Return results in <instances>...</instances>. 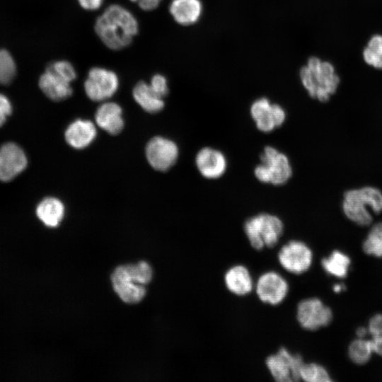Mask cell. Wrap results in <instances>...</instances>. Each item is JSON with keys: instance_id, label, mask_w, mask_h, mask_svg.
<instances>
[{"instance_id": "obj_1", "label": "cell", "mask_w": 382, "mask_h": 382, "mask_svg": "<svg viewBox=\"0 0 382 382\" xmlns=\"http://www.w3.org/2000/svg\"><path fill=\"white\" fill-rule=\"evenodd\" d=\"M94 30L107 47L117 51L132 42L139 32V23L130 11L113 4L96 18Z\"/></svg>"}, {"instance_id": "obj_2", "label": "cell", "mask_w": 382, "mask_h": 382, "mask_svg": "<svg viewBox=\"0 0 382 382\" xmlns=\"http://www.w3.org/2000/svg\"><path fill=\"white\" fill-rule=\"evenodd\" d=\"M152 276L150 265L146 261H140L117 267L110 279L114 291L122 301L137 303L145 296V286L151 282Z\"/></svg>"}, {"instance_id": "obj_3", "label": "cell", "mask_w": 382, "mask_h": 382, "mask_svg": "<svg viewBox=\"0 0 382 382\" xmlns=\"http://www.w3.org/2000/svg\"><path fill=\"white\" fill-rule=\"evenodd\" d=\"M301 82L308 95L320 102L328 101L335 93L340 78L334 65L319 57H311L299 71Z\"/></svg>"}, {"instance_id": "obj_4", "label": "cell", "mask_w": 382, "mask_h": 382, "mask_svg": "<svg viewBox=\"0 0 382 382\" xmlns=\"http://www.w3.org/2000/svg\"><path fill=\"white\" fill-rule=\"evenodd\" d=\"M342 210L352 222L368 226L372 221V213L382 212V192L370 186L348 190L343 197Z\"/></svg>"}, {"instance_id": "obj_5", "label": "cell", "mask_w": 382, "mask_h": 382, "mask_svg": "<svg viewBox=\"0 0 382 382\" xmlns=\"http://www.w3.org/2000/svg\"><path fill=\"white\" fill-rule=\"evenodd\" d=\"M243 230L251 247L261 250L273 248L279 243L284 232V224L274 214L260 213L248 219Z\"/></svg>"}, {"instance_id": "obj_6", "label": "cell", "mask_w": 382, "mask_h": 382, "mask_svg": "<svg viewBox=\"0 0 382 382\" xmlns=\"http://www.w3.org/2000/svg\"><path fill=\"white\" fill-rule=\"evenodd\" d=\"M254 175L262 183L282 185L292 175V167L288 156L277 149L267 146L260 156V163Z\"/></svg>"}, {"instance_id": "obj_7", "label": "cell", "mask_w": 382, "mask_h": 382, "mask_svg": "<svg viewBox=\"0 0 382 382\" xmlns=\"http://www.w3.org/2000/svg\"><path fill=\"white\" fill-rule=\"evenodd\" d=\"M304 363L301 354L291 353L286 347H280L265 360L270 375L277 382L300 381V373Z\"/></svg>"}, {"instance_id": "obj_8", "label": "cell", "mask_w": 382, "mask_h": 382, "mask_svg": "<svg viewBox=\"0 0 382 382\" xmlns=\"http://www.w3.org/2000/svg\"><path fill=\"white\" fill-rule=\"evenodd\" d=\"M119 83L118 76L115 71L93 66L89 69L83 86L87 97L99 102L111 98L117 92Z\"/></svg>"}, {"instance_id": "obj_9", "label": "cell", "mask_w": 382, "mask_h": 382, "mask_svg": "<svg viewBox=\"0 0 382 382\" xmlns=\"http://www.w3.org/2000/svg\"><path fill=\"white\" fill-rule=\"evenodd\" d=\"M313 252L304 242L291 240L283 245L277 253L281 267L293 274H302L307 272L313 262Z\"/></svg>"}, {"instance_id": "obj_10", "label": "cell", "mask_w": 382, "mask_h": 382, "mask_svg": "<svg viewBox=\"0 0 382 382\" xmlns=\"http://www.w3.org/2000/svg\"><path fill=\"white\" fill-rule=\"evenodd\" d=\"M332 319L331 309L318 298H306L297 305L296 320L305 330H318L329 325Z\"/></svg>"}, {"instance_id": "obj_11", "label": "cell", "mask_w": 382, "mask_h": 382, "mask_svg": "<svg viewBox=\"0 0 382 382\" xmlns=\"http://www.w3.org/2000/svg\"><path fill=\"white\" fill-rule=\"evenodd\" d=\"M250 113L257 129L265 133L280 127L286 117L284 109L267 98H260L253 101L250 108Z\"/></svg>"}, {"instance_id": "obj_12", "label": "cell", "mask_w": 382, "mask_h": 382, "mask_svg": "<svg viewBox=\"0 0 382 382\" xmlns=\"http://www.w3.org/2000/svg\"><path fill=\"white\" fill-rule=\"evenodd\" d=\"M254 289L260 301L270 306H277L286 298L289 285L287 280L275 271H267L260 275Z\"/></svg>"}, {"instance_id": "obj_13", "label": "cell", "mask_w": 382, "mask_h": 382, "mask_svg": "<svg viewBox=\"0 0 382 382\" xmlns=\"http://www.w3.org/2000/svg\"><path fill=\"white\" fill-rule=\"evenodd\" d=\"M146 159L156 170L166 171L176 163L179 149L173 140L157 136L151 138L145 149Z\"/></svg>"}, {"instance_id": "obj_14", "label": "cell", "mask_w": 382, "mask_h": 382, "mask_svg": "<svg viewBox=\"0 0 382 382\" xmlns=\"http://www.w3.org/2000/svg\"><path fill=\"white\" fill-rule=\"evenodd\" d=\"M27 156L16 144L8 142L0 147V180L8 182L26 168Z\"/></svg>"}, {"instance_id": "obj_15", "label": "cell", "mask_w": 382, "mask_h": 382, "mask_svg": "<svg viewBox=\"0 0 382 382\" xmlns=\"http://www.w3.org/2000/svg\"><path fill=\"white\" fill-rule=\"evenodd\" d=\"M195 165L202 176L214 180L221 178L227 168V160L219 150L206 146L196 154Z\"/></svg>"}, {"instance_id": "obj_16", "label": "cell", "mask_w": 382, "mask_h": 382, "mask_svg": "<svg viewBox=\"0 0 382 382\" xmlns=\"http://www.w3.org/2000/svg\"><path fill=\"white\" fill-rule=\"evenodd\" d=\"M39 87L43 93L54 101H62L73 93L71 82L49 66L39 79Z\"/></svg>"}, {"instance_id": "obj_17", "label": "cell", "mask_w": 382, "mask_h": 382, "mask_svg": "<svg viewBox=\"0 0 382 382\" xmlns=\"http://www.w3.org/2000/svg\"><path fill=\"white\" fill-rule=\"evenodd\" d=\"M226 289L238 296H245L254 289L255 283L249 270L243 265L229 267L224 275Z\"/></svg>"}, {"instance_id": "obj_18", "label": "cell", "mask_w": 382, "mask_h": 382, "mask_svg": "<svg viewBox=\"0 0 382 382\" xmlns=\"http://www.w3.org/2000/svg\"><path fill=\"white\" fill-rule=\"evenodd\" d=\"M96 134V126L91 121L77 119L67 127L64 137L69 146L76 149H82L92 143Z\"/></svg>"}, {"instance_id": "obj_19", "label": "cell", "mask_w": 382, "mask_h": 382, "mask_svg": "<svg viewBox=\"0 0 382 382\" xmlns=\"http://www.w3.org/2000/svg\"><path fill=\"white\" fill-rule=\"evenodd\" d=\"M122 110L116 103L107 102L98 107L95 120L99 127L112 135L120 133L124 127Z\"/></svg>"}, {"instance_id": "obj_20", "label": "cell", "mask_w": 382, "mask_h": 382, "mask_svg": "<svg viewBox=\"0 0 382 382\" xmlns=\"http://www.w3.org/2000/svg\"><path fill=\"white\" fill-rule=\"evenodd\" d=\"M203 11L200 0H172L169 12L174 21L181 25H191L200 18Z\"/></svg>"}, {"instance_id": "obj_21", "label": "cell", "mask_w": 382, "mask_h": 382, "mask_svg": "<svg viewBox=\"0 0 382 382\" xmlns=\"http://www.w3.org/2000/svg\"><path fill=\"white\" fill-rule=\"evenodd\" d=\"M65 207L61 200L49 197L43 199L36 207L37 218L47 227L59 226L64 216Z\"/></svg>"}, {"instance_id": "obj_22", "label": "cell", "mask_w": 382, "mask_h": 382, "mask_svg": "<svg viewBox=\"0 0 382 382\" xmlns=\"http://www.w3.org/2000/svg\"><path fill=\"white\" fill-rule=\"evenodd\" d=\"M132 95L137 104L147 112H158L165 106L163 98L158 96L145 81H140L136 83Z\"/></svg>"}, {"instance_id": "obj_23", "label": "cell", "mask_w": 382, "mask_h": 382, "mask_svg": "<svg viewBox=\"0 0 382 382\" xmlns=\"http://www.w3.org/2000/svg\"><path fill=\"white\" fill-rule=\"evenodd\" d=\"M350 263L349 256L339 250H334L321 261V265L325 272L338 278H344L347 276Z\"/></svg>"}, {"instance_id": "obj_24", "label": "cell", "mask_w": 382, "mask_h": 382, "mask_svg": "<svg viewBox=\"0 0 382 382\" xmlns=\"http://www.w3.org/2000/svg\"><path fill=\"white\" fill-rule=\"evenodd\" d=\"M364 62L376 69H382V34H375L368 40L362 51Z\"/></svg>"}, {"instance_id": "obj_25", "label": "cell", "mask_w": 382, "mask_h": 382, "mask_svg": "<svg viewBox=\"0 0 382 382\" xmlns=\"http://www.w3.org/2000/svg\"><path fill=\"white\" fill-rule=\"evenodd\" d=\"M373 353L371 341L364 338L354 340L349 346L348 354L351 360L357 364H364Z\"/></svg>"}, {"instance_id": "obj_26", "label": "cell", "mask_w": 382, "mask_h": 382, "mask_svg": "<svg viewBox=\"0 0 382 382\" xmlns=\"http://www.w3.org/2000/svg\"><path fill=\"white\" fill-rule=\"evenodd\" d=\"M364 253L375 257H382V222L371 228L363 243Z\"/></svg>"}, {"instance_id": "obj_27", "label": "cell", "mask_w": 382, "mask_h": 382, "mask_svg": "<svg viewBox=\"0 0 382 382\" xmlns=\"http://www.w3.org/2000/svg\"><path fill=\"white\" fill-rule=\"evenodd\" d=\"M300 378L306 382H330L332 379L325 368L316 363H304Z\"/></svg>"}, {"instance_id": "obj_28", "label": "cell", "mask_w": 382, "mask_h": 382, "mask_svg": "<svg viewBox=\"0 0 382 382\" xmlns=\"http://www.w3.org/2000/svg\"><path fill=\"white\" fill-rule=\"evenodd\" d=\"M16 73V64L11 54L6 50H0V84H9Z\"/></svg>"}, {"instance_id": "obj_29", "label": "cell", "mask_w": 382, "mask_h": 382, "mask_svg": "<svg viewBox=\"0 0 382 382\" xmlns=\"http://www.w3.org/2000/svg\"><path fill=\"white\" fill-rule=\"evenodd\" d=\"M48 66L71 83L76 79V69L69 61L58 60L50 64Z\"/></svg>"}, {"instance_id": "obj_30", "label": "cell", "mask_w": 382, "mask_h": 382, "mask_svg": "<svg viewBox=\"0 0 382 382\" xmlns=\"http://www.w3.org/2000/svg\"><path fill=\"white\" fill-rule=\"evenodd\" d=\"M149 85L153 91L162 98L168 93V81L162 74H154L151 79Z\"/></svg>"}, {"instance_id": "obj_31", "label": "cell", "mask_w": 382, "mask_h": 382, "mask_svg": "<svg viewBox=\"0 0 382 382\" xmlns=\"http://www.w3.org/2000/svg\"><path fill=\"white\" fill-rule=\"evenodd\" d=\"M11 112L12 105L10 100L6 96L0 93V127L5 123Z\"/></svg>"}, {"instance_id": "obj_32", "label": "cell", "mask_w": 382, "mask_h": 382, "mask_svg": "<svg viewBox=\"0 0 382 382\" xmlns=\"http://www.w3.org/2000/svg\"><path fill=\"white\" fill-rule=\"evenodd\" d=\"M368 330L372 336L382 335V314H376L370 319Z\"/></svg>"}, {"instance_id": "obj_33", "label": "cell", "mask_w": 382, "mask_h": 382, "mask_svg": "<svg viewBox=\"0 0 382 382\" xmlns=\"http://www.w3.org/2000/svg\"><path fill=\"white\" fill-rule=\"evenodd\" d=\"M104 0H77L80 6L86 11H96L103 4Z\"/></svg>"}, {"instance_id": "obj_34", "label": "cell", "mask_w": 382, "mask_h": 382, "mask_svg": "<svg viewBox=\"0 0 382 382\" xmlns=\"http://www.w3.org/2000/svg\"><path fill=\"white\" fill-rule=\"evenodd\" d=\"M162 0H139L138 5L141 9L150 11L156 9Z\"/></svg>"}, {"instance_id": "obj_35", "label": "cell", "mask_w": 382, "mask_h": 382, "mask_svg": "<svg viewBox=\"0 0 382 382\" xmlns=\"http://www.w3.org/2000/svg\"><path fill=\"white\" fill-rule=\"evenodd\" d=\"M370 341L373 352L382 356V335L373 336Z\"/></svg>"}, {"instance_id": "obj_36", "label": "cell", "mask_w": 382, "mask_h": 382, "mask_svg": "<svg viewBox=\"0 0 382 382\" xmlns=\"http://www.w3.org/2000/svg\"><path fill=\"white\" fill-rule=\"evenodd\" d=\"M369 332L368 328L360 327L357 330V335L359 338H364Z\"/></svg>"}, {"instance_id": "obj_37", "label": "cell", "mask_w": 382, "mask_h": 382, "mask_svg": "<svg viewBox=\"0 0 382 382\" xmlns=\"http://www.w3.org/2000/svg\"><path fill=\"white\" fill-rule=\"evenodd\" d=\"M343 285L342 284H335L333 287L334 291L338 293L341 291L343 289Z\"/></svg>"}, {"instance_id": "obj_38", "label": "cell", "mask_w": 382, "mask_h": 382, "mask_svg": "<svg viewBox=\"0 0 382 382\" xmlns=\"http://www.w3.org/2000/svg\"><path fill=\"white\" fill-rule=\"evenodd\" d=\"M130 1H132V2H137V3L139 0H130Z\"/></svg>"}]
</instances>
